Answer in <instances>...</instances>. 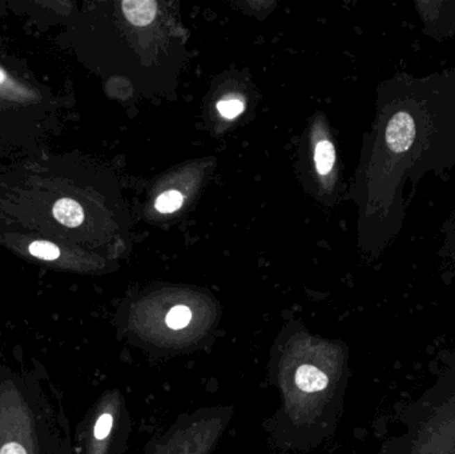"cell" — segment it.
<instances>
[{
	"label": "cell",
	"instance_id": "7a4b0ae2",
	"mask_svg": "<svg viewBox=\"0 0 455 454\" xmlns=\"http://www.w3.org/2000/svg\"><path fill=\"white\" fill-rule=\"evenodd\" d=\"M122 7L128 22L138 27L151 24L156 17L157 3L155 0H124Z\"/></svg>",
	"mask_w": 455,
	"mask_h": 454
},
{
	"label": "cell",
	"instance_id": "3957f363",
	"mask_svg": "<svg viewBox=\"0 0 455 454\" xmlns=\"http://www.w3.org/2000/svg\"><path fill=\"white\" fill-rule=\"evenodd\" d=\"M296 385L301 391L313 393L322 391L328 385V377L313 365H302L296 372Z\"/></svg>",
	"mask_w": 455,
	"mask_h": 454
},
{
	"label": "cell",
	"instance_id": "ba28073f",
	"mask_svg": "<svg viewBox=\"0 0 455 454\" xmlns=\"http://www.w3.org/2000/svg\"><path fill=\"white\" fill-rule=\"evenodd\" d=\"M30 253L38 259L52 261L60 256V250L48 241H33L30 245Z\"/></svg>",
	"mask_w": 455,
	"mask_h": 454
},
{
	"label": "cell",
	"instance_id": "7c38bea8",
	"mask_svg": "<svg viewBox=\"0 0 455 454\" xmlns=\"http://www.w3.org/2000/svg\"><path fill=\"white\" fill-rule=\"evenodd\" d=\"M4 80V72L0 70V83Z\"/></svg>",
	"mask_w": 455,
	"mask_h": 454
},
{
	"label": "cell",
	"instance_id": "9c48e42d",
	"mask_svg": "<svg viewBox=\"0 0 455 454\" xmlns=\"http://www.w3.org/2000/svg\"><path fill=\"white\" fill-rule=\"evenodd\" d=\"M217 111L226 119H235L244 111V103L235 97L222 99L217 103Z\"/></svg>",
	"mask_w": 455,
	"mask_h": 454
},
{
	"label": "cell",
	"instance_id": "8992f818",
	"mask_svg": "<svg viewBox=\"0 0 455 454\" xmlns=\"http://www.w3.org/2000/svg\"><path fill=\"white\" fill-rule=\"evenodd\" d=\"M184 203V197L177 190H168L164 192L157 197L155 208L161 213H172L177 211Z\"/></svg>",
	"mask_w": 455,
	"mask_h": 454
},
{
	"label": "cell",
	"instance_id": "30bf717a",
	"mask_svg": "<svg viewBox=\"0 0 455 454\" xmlns=\"http://www.w3.org/2000/svg\"><path fill=\"white\" fill-rule=\"evenodd\" d=\"M112 423H113L112 416L108 413L103 414L94 425V437L97 439H106L110 435Z\"/></svg>",
	"mask_w": 455,
	"mask_h": 454
},
{
	"label": "cell",
	"instance_id": "6da1fadb",
	"mask_svg": "<svg viewBox=\"0 0 455 454\" xmlns=\"http://www.w3.org/2000/svg\"><path fill=\"white\" fill-rule=\"evenodd\" d=\"M382 124L383 236L399 235L406 219L404 192L426 176L455 167V68L424 76L399 74Z\"/></svg>",
	"mask_w": 455,
	"mask_h": 454
},
{
	"label": "cell",
	"instance_id": "5b68a950",
	"mask_svg": "<svg viewBox=\"0 0 455 454\" xmlns=\"http://www.w3.org/2000/svg\"><path fill=\"white\" fill-rule=\"evenodd\" d=\"M315 168L317 172L322 176L328 175L334 167L336 163V149L334 145L329 140H321L315 145L314 152Z\"/></svg>",
	"mask_w": 455,
	"mask_h": 454
},
{
	"label": "cell",
	"instance_id": "8fae6325",
	"mask_svg": "<svg viewBox=\"0 0 455 454\" xmlns=\"http://www.w3.org/2000/svg\"><path fill=\"white\" fill-rule=\"evenodd\" d=\"M0 454H27L24 448L16 442H10V444H6L1 451H0Z\"/></svg>",
	"mask_w": 455,
	"mask_h": 454
},
{
	"label": "cell",
	"instance_id": "277c9868",
	"mask_svg": "<svg viewBox=\"0 0 455 454\" xmlns=\"http://www.w3.org/2000/svg\"><path fill=\"white\" fill-rule=\"evenodd\" d=\"M53 216L65 227L75 228L84 220V211L80 204L72 199H62L53 206Z\"/></svg>",
	"mask_w": 455,
	"mask_h": 454
},
{
	"label": "cell",
	"instance_id": "52a82bcc",
	"mask_svg": "<svg viewBox=\"0 0 455 454\" xmlns=\"http://www.w3.org/2000/svg\"><path fill=\"white\" fill-rule=\"evenodd\" d=\"M192 318V312L185 305H177L167 314V325L171 329L185 328Z\"/></svg>",
	"mask_w": 455,
	"mask_h": 454
}]
</instances>
